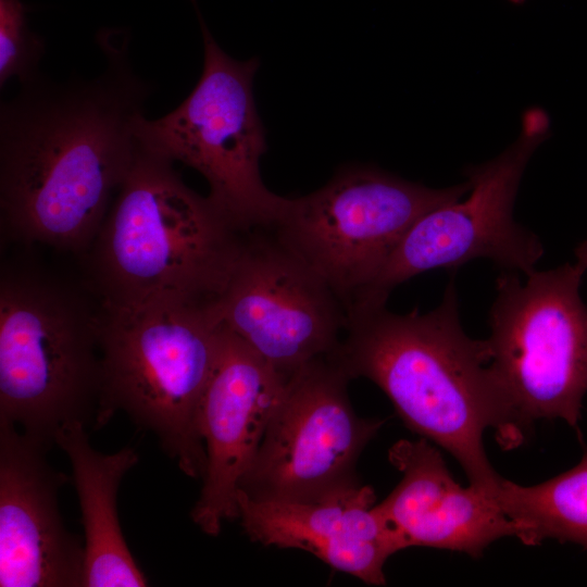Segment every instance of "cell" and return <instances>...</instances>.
<instances>
[{
  "label": "cell",
  "instance_id": "obj_1",
  "mask_svg": "<svg viewBox=\"0 0 587 587\" xmlns=\"http://www.w3.org/2000/svg\"><path fill=\"white\" fill-rule=\"evenodd\" d=\"M92 79L43 75L0 108V226L5 240L88 251L136 154L152 86L125 30L102 29Z\"/></svg>",
  "mask_w": 587,
  "mask_h": 587
},
{
  "label": "cell",
  "instance_id": "obj_2",
  "mask_svg": "<svg viewBox=\"0 0 587 587\" xmlns=\"http://www.w3.org/2000/svg\"><path fill=\"white\" fill-rule=\"evenodd\" d=\"M328 357L350 379L375 383L411 430L453 455L470 484L496 497L502 477L486 455L484 433L495 429L504 448L519 441L488 366L487 341L461 326L453 280L425 314H397L386 304L354 309Z\"/></svg>",
  "mask_w": 587,
  "mask_h": 587
},
{
  "label": "cell",
  "instance_id": "obj_3",
  "mask_svg": "<svg viewBox=\"0 0 587 587\" xmlns=\"http://www.w3.org/2000/svg\"><path fill=\"white\" fill-rule=\"evenodd\" d=\"M188 187L170 159L138 139L133 164L89 248L104 308L213 305L247 233Z\"/></svg>",
  "mask_w": 587,
  "mask_h": 587
},
{
  "label": "cell",
  "instance_id": "obj_4",
  "mask_svg": "<svg viewBox=\"0 0 587 587\" xmlns=\"http://www.w3.org/2000/svg\"><path fill=\"white\" fill-rule=\"evenodd\" d=\"M222 329L212 305H101L95 427L125 413L157 437L180 471L202 478L200 407L220 354Z\"/></svg>",
  "mask_w": 587,
  "mask_h": 587
},
{
  "label": "cell",
  "instance_id": "obj_5",
  "mask_svg": "<svg viewBox=\"0 0 587 587\" xmlns=\"http://www.w3.org/2000/svg\"><path fill=\"white\" fill-rule=\"evenodd\" d=\"M101 304L30 266L0 274V421L49 450L59 429L96 422Z\"/></svg>",
  "mask_w": 587,
  "mask_h": 587
},
{
  "label": "cell",
  "instance_id": "obj_6",
  "mask_svg": "<svg viewBox=\"0 0 587 587\" xmlns=\"http://www.w3.org/2000/svg\"><path fill=\"white\" fill-rule=\"evenodd\" d=\"M565 263L533 271L525 283L502 271L489 312V370L520 442L534 421L561 419L577 427L587 392L585 273Z\"/></svg>",
  "mask_w": 587,
  "mask_h": 587
},
{
  "label": "cell",
  "instance_id": "obj_7",
  "mask_svg": "<svg viewBox=\"0 0 587 587\" xmlns=\"http://www.w3.org/2000/svg\"><path fill=\"white\" fill-rule=\"evenodd\" d=\"M203 40L201 76L188 97L166 115L138 126V139L150 150L199 172L208 197L242 230L272 228L288 198L263 184L260 160L265 132L252 84L259 61H238L218 46L196 0H190Z\"/></svg>",
  "mask_w": 587,
  "mask_h": 587
},
{
  "label": "cell",
  "instance_id": "obj_8",
  "mask_svg": "<svg viewBox=\"0 0 587 587\" xmlns=\"http://www.w3.org/2000/svg\"><path fill=\"white\" fill-rule=\"evenodd\" d=\"M470 189L467 179L430 188L374 166L351 165L320 189L288 198L271 229L330 287L347 315L412 224Z\"/></svg>",
  "mask_w": 587,
  "mask_h": 587
},
{
  "label": "cell",
  "instance_id": "obj_9",
  "mask_svg": "<svg viewBox=\"0 0 587 587\" xmlns=\"http://www.w3.org/2000/svg\"><path fill=\"white\" fill-rule=\"evenodd\" d=\"M521 125L519 137L502 153L465 168L469 198L433 209L412 224L349 312L386 304L395 287L421 273L457 268L475 259L525 275L536 270L542 245L514 220L513 209L526 165L548 138L550 123L541 108H530Z\"/></svg>",
  "mask_w": 587,
  "mask_h": 587
},
{
  "label": "cell",
  "instance_id": "obj_10",
  "mask_svg": "<svg viewBox=\"0 0 587 587\" xmlns=\"http://www.w3.org/2000/svg\"><path fill=\"white\" fill-rule=\"evenodd\" d=\"M349 380L328 355L289 376L239 491L254 500L316 502L361 486L357 462L384 421L355 413Z\"/></svg>",
  "mask_w": 587,
  "mask_h": 587
},
{
  "label": "cell",
  "instance_id": "obj_11",
  "mask_svg": "<svg viewBox=\"0 0 587 587\" xmlns=\"http://www.w3.org/2000/svg\"><path fill=\"white\" fill-rule=\"evenodd\" d=\"M212 311L222 325L286 375L332 353L347 322L330 287L271 228L247 233Z\"/></svg>",
  "mask_w": 587,
  "mask_h": 587
},
{
  "label": "cell",
  "instance_id": "obj_12",
  "mask_svg": "<svg viewBox=\"0 0 587 587\" xmlns=\"http://www.w3.org/2000/svg\"><path fill=\"white\" fill-rule=\"evenodd\" d=\"M222 326L220 354L200 407L205 469L190 513L209 536H217L225 521L237 519L239 484L290 376Z\"/></svg>",
  "mask_w": 587,
  "mask_h": 587
},
{
  "label": "cell",
  "instance_id": "obj_13",
  "mask_svg": "<svg viewBox=\"0 0 587 587\" xmlns=\"http://www.w3.org/2000/svg\"><path fill=\"white\" fill-rule=\"evenodd\" d=\"M48 450L0 421V586L82 587L84 544L63 522L67 477Z\"/></svg>",
  "mask_w": 587,
  "mask_h": 587
},
{
  "label": "cell",
  "instance_id": "obj_14",
  "mask_svg": "<svg viewBox=\"0 0 587 587\" xmlns=\"http://www.w3.org/2000/svg\"><path fill=\"white\" fill-rule=\"evenodd\" d=\"M389 460L402 479L376 507L404 549L429 547L479 558L494 541L516 537L515 523L496 497L472 484H458L427 439L399 440Z\"/></svg>",
  "mask_w": 587,
  "mask_h": 587
},
{
  "label": "cell",
  "instance_id": "obj_15",
  "mask_svg": "<svg viewBox=\"0 0 587 587\" xmlns=\"http://www.w3.org/2000/svg\"><path fill=\"white\" fill-rule=\"evenodd\" d=\"M370 486L316 502L254 500L238 490L237 519L263 546L308 551L367 585L386 584L384 565L404 549L374 505Z\"/></svg>",
  "mask_w": 587,
  "mask_h": 587
},
{
  "label": "cell",
  "instance_id": "obj_16",
  "mask_svg": "<svg viewBox=\"0 0 587 587\" xmlns=\"http://www.w3.org/2000/svg\"><path fill=\"white\" fill-rule=\"evenodd\" d=\"M86 428L80 422L68 423L54 439L68 458L79 501L84 528L82 587L147 586L123 536L117 511L120 484L137 464L138 452L127 446L102 453L91 446Z\"/></svg>",
  "mask_w": 587,
  "mask_h": 587
},
{
  "label": "cell",
  "instance_id": "obj_17",
  "mask_svg": "<svg viewBox=\"0 0 587 587\" xmlns=\"http://www.w3.org/2000/svg\"><path fill=\"white\" fill-rule=\"evenodd\" d=\"M496 499L523 544L554 539L587 550V452L574 467L537 485L502 478Z\"/></svg>",
  "mask_w": 587,
  "mask_h": 587
},
{
  "label": "cell",
  "instance_id": "obj_18",
  "mask_svg": "<svg viewBox=\"0 0 587 587\" xmlns=\"http://www.w3.org/2000/svg\"><path fill=\"white\" fill-rule=\"evenodd\" d=\"M29 7L21 0H0V87L9 79L27 83L40 75L43 38L28 25Z\"/></svg>",
  "mask_w": 587,
  "mask_h": 587
},
{
  "label": "cell",
  "instance_id": "obj_19",
  "mask_svg": "<svg viewBox=\"0 0 587 587\" xmlns=\"http://www.w3.org/2000/svg\"><path fill=\"white\" fill-rule=\"evenodd\" d=\"M577 263L587 270V239L582 241L575 249Z\"/></svg>",
  "mask_w": 587,
  "mask_h": 587
},
{
  "label": "cell",
  "instance_id": "obj_20",
  "mask_svg": "<svg viewBox=\"0 0 587 587\" xmlns=\"http://www.w3.org/2000/svg\"><path fill=\"white\" fill-rule=\"evenodd\" d=\"M508 1L513 4H522L525 0H508Z\"/></svg>",
  "mask_w": 587,
  "mask_h": 587
}]
</instances>
